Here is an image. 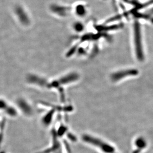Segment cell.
Returning <instances> with one entry per match:
<instances>
[{
	"mask_svg": "<svg viewBox=\"0 0 153 153\" xmlns=\"http://www.w3.org/2000/svg\"><path fill=\"white\" fill-rule=\"evenodd\" d=\"M135 144L138 148L133 153H139L141 150L146 147L147 143L143 138H139L136 140Z\"/></svg>",
	"mask_w": 153,
	"mask_h": 153,
	"instance_id": "6",
	"label": "cell"
},
{
	"mask_svg": "<svg viewBox=\"0 0 153 153\" xmlns=\"http://www.w3.org/2000/svg\"><path fill=\"white\" fill-rule=\"evenodd\" d=\"M9 105L6 103V102L3 100H0V110H4L6 111L8 108Z\"/></svg>",
	"mask_w": 153,
	"mask_h": 153,
	"instance_id": "8",
	"label": "cell"
},
{
	"mask_svg": "<svg viewBox=\"0 0 153 153\" xmlns=\"http://www.w3.org/2000/svg\"><path fill=\"white\" fill-rule=\"evenodd\" d=\"M68 138L70 139L72 141H75L76 140V138L75 136H74L72 134H68Z\"/></svg>",
	"mask_w": 153,
	"mask_h": 153,
	"instance_id": "9",
	"label": "cell"
},
{
	"mask_svg": "<svg viewBox=\"0 0 153 153\" xmlns=\"http://www.w3.org/2000/svg\"><path fill=\"white\" fill-rule=\"evenodd\" d=\"M134 40L135 50L136 56L140 59H143V53L142 46V36L141 29L139 25L135 23L134 26Z\"/></svg>",
	"mask_w": 153,
	"mask_h": 153,
	"instance_id": "2",
	"label": "cell"
},
{
	"mask_svg": "<svg viewBox=\"0 0 153 153\" xmlns=\"http://www.w3.org/2000/svg\"><path fill=\"white\" fill-rule=\"evenodd\" d=\"M82 139L86 143L99 148L105 153H116L115 149L113 146L97 138L85 134L82 136Z\"/></svg>",
	"mask_w": 153,
	"mask_h": 153,
	"instance_id": "1",
	"label": "cell"
},
{
	"mask_svg": "<svg viewBox=\"0 0 153 153\" xmlns=\"http://www.w3.org/2000/svg\"><path fill=\"white\" fill-rule=\"evenodd\" d=\"M0 124H1V123H0Z\"/></svg>",
	"mask_w": 153,
	"mask_h": 153,
	"instance_id": "11",
	"label": "cell"
},
{
	"mask_svg": "<svg viewBox=\"0 0 153 153\" xmlns=\"http://www.w3.org/2000/svg\"><path fill=\"white\" fill-rule=\"evenodd\" d=\"M137 0H133V1H137Z\"/></svg>",
	"mask_w": 153,
	"mask_h": 153,
	"instance_id": "10",
	"label": "cell"
},
{
	"mask_svg": "<svg viewBox=\"0 0 153 153\" xmlns=\"http://www.w3.org/2000/svg\"><path fill=\"white\" fill-rule=\"evenodd\" d=\"M67 128L65 127L64 126H60L59 129V131L58 132L56 133L57 135H58L59 136H62V135H64V134L65 133L67 130Z\"/></svg>",
	"mask_w": 153,
	"mask_h": 153,
	"instance_id": "7",
	"label": "cell"
},
{
	"mask_svg": "<svg viewBox=\"0 0 153 153\" xmlns=\"http://www.w3.org/2000/svg\"><path fill=\"white\" fill-rule=\"evenodd\" d=\"M131 74L133 75L134 74L132 73V71H123V72H119L114 74L112 76V80L114 81H119L121 80L122 78H124L125 77H127Z\"/></svg>",
	"mask_w": 153,
	"mask_h": 153,
	"instance_id": "5",
	"label": "cell"
},
{
	"mask_svg": "<svg viewBox=\"0 0 153 153\" xmlns=\"http://www.w3.org/2000/svg\"><path fill=\"white\" fill-rule=\"evenodd\" d=\"M17 105L22 113L27 116H31L33 110L30 105L23 99H19L17 101Z\"/></svg>",
	"mask_w": 153,
	"mask_h": 153,
	"instance_id": "3",
	"label": "cell"
},
{
	"mask_svg": "<svg viewBox=\"0 0 153 153\" xmlns=\"http://www.w3.org/2000/svg\"><path fill=\"white\" fill-rule=\"evenodd\" d=\"M55 111L56 110L53 108L44 116L42 119V123H43V124H45V126H48L51 123Z\"/></svg>",
	"mask_w": 153,
	"mask_h": 153,
	"instance_id": "4",
	"label": "cell"
}]
</instances>
